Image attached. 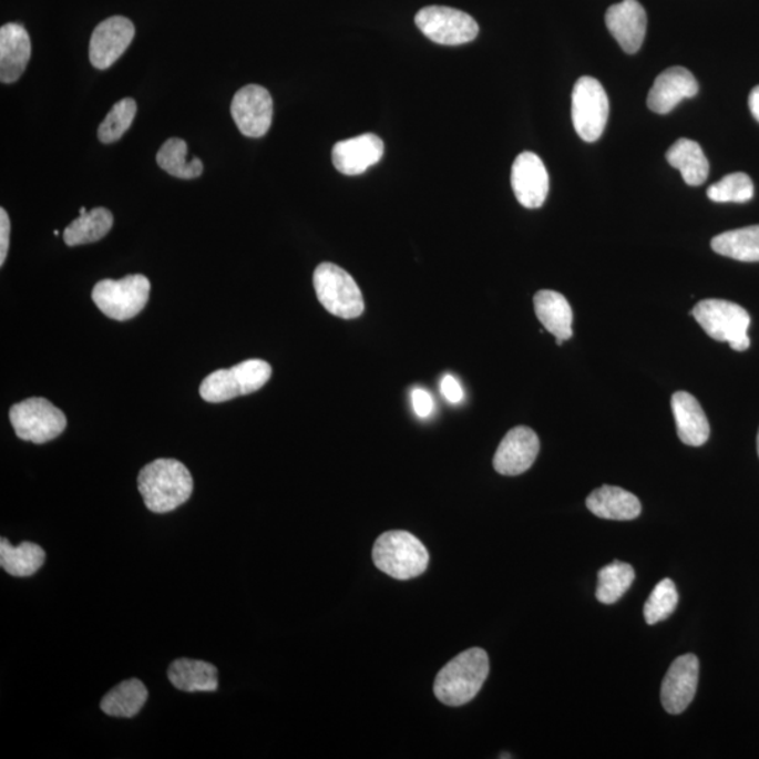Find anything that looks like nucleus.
Masks as SVG:
<instances>
[{"label":"nucleus","instance_id":"obj_1","mask_svg":"<svg viewBox=\"0 0 759 759\" xmlns=\"http://www.w3.org/2000/svg\"><path fill=\"white\" fill-rule=\"evenodd\" d=\"M139 491L151 512L167 514L191 499L193 478L180 460L158 459L140 471Z\"/></svg>","mask_w":759,"mask_h":759},{"label":"nucleus","instance_id":"obj_2","mask_svg":"<svg viewBox=\"0 0 759 759\" xmlns=\"http://www.w3.org/2000/svg\"><path fill=\"white\" fill-rule=\"evenodd\" d=\"M490 674V658L483 648H470L438 674L433 684L434 696L447 706H463L479 695Z\"/></svg>","mask_w":759,"mask_h":759},{"label":"nucleus","instance_id":"obj_3","mask_svg":"<svg viewBox=\"0 0 759 759\" xmlns=\"http://www.w3.org/2000/svg\"><path fill=\"white\" fill-rule=\"evenodd\" d=\"M373 562L380 572L392 578L411 579L427 572L429 553L412 533L391 531L377 539Z\"/></svg>","mask_w":759,"mask_h":759},{"label":"nucleus","instance_id":"obj_4","mask_svg":"<svg viewBox=\"0 0 759 759\" xmlns=\"http://www.w3.org/2000/svg\"><path fill=\"white\" fill-rule=\"evenodd\" d=\"M693 316L710 338L729 343L736 352H745L750 348L748 328L751 326V317L738 304L709 298L696 304Z\"/></svg>","mask_w":759,"mask_h":759},{"label":"nucleus","instance_id":"obj_5","mask_svg":"<svg viewBox=\"0 0 759 759\" xmlns=\"http://www.w3.org/2000/svg\"><path fill=\"white\" fill-rule=\"evenodd\" d=\"M314 289L318 301L335 317L353 319L365 311L362 291L353 277L337 265L326 261L318 266L314 271Z\"/></svg>","mask_w":759,"mask_h":759},{"label":"nucleus","instance_id":"obj_6","mask_svg":"<svg viewBox=\"0 0 759 759\" xmlns=\"http://www.w3.org/2000/svg\"><path fill=\"white\" fill-rule=\"evenodd\" d=\"M270 376V365L265 360H246L232 369H219L207 376L201 386V396L207 402L234 400L260 390Z\"/></svg>","mask_w":759,"mask_h":759},{"label":"nucleus","instance_id":"obj_7","mask_svg":"<svg viewBox=\"0 0 759 759\" xmlns=\"http://www.w3.org/2000/svg\"><path fill=\"white\" fill-rule=\"evenodd\" d=\"M150 291L151 283L145 276L130 275L120 280L99 281L92 298L104 316L116 321H129L144 310Z\"/></svg>","mask_w":759,"mask_h":759},{"label":"nucleus","instance_id":"obj_8","mask_svg":"<svg viewBox=\"0 0 759 759\" xmlns=\"http://www.w3.org/2000/svg\"><path fill=\"white\" fill-rule=\"evenodd\" d=\"M9 420L22 441L35 444L54 441L66 428L65 413L45 398H29L13 406Z\"/></svg>","mask_w":759,"mask_h":759},{"label":"nucleus","instance_id":"obj_9","mask_svg":"<svg viewBox=\"0 0 759 759\" xmlns=\"http://www.w3.org/2000/svg\"><path fill=\"white\" fill-rule=\"evenodd\" d=\"M572 116L581 140L595 143L604 134L609 117V99L593 76L579 78L572 96Z\"/></svg>","mask_w":759,"mask_h":759},{"label":"nucleus","instance_id":"obj_10","mask_svg":"<svg viewBox=\"0 0 759 759\" xmlns=\"http://www.w3.org/2000/svg\"><path fill=\"white\" fill-rule=\"evenodd\" d=\"M418 29L441 45H462L479 35V24L462 10L447 7H428L416 16Z\"/></svg>","mask_w":759,"mask_h":759},{"label":"nucleus","instance_id":"obj_11","mask_svg":"<svg viewBox=\"0 0 759 759\" xmlns=\"http://www.w3.org/2000/svg\"><path fill=\"white\" fill-rule=\"evenodd\" d=\"M232 114L245 137H264L274 120V99L264 86H245L235 93Z\"/></svg>","mask_w":759,"mask_h":759},{"label":"nucleus","instance_id":"obj_12","mask_svg":"<svg viewBox=\"0 0 759 759\" xmlns=\"http://www.w3.org/2000/svg\"><path fill=\"white\" fill-rule=\"evenodd\" d=\"M135 28L123 16H113L93 30L89 59L98 70H107L122 57L133 41Z\"/></svg>","mask_w":759,"mask_h":759},{"label":"nucleus","instance_id":"obj_13","mask_svg":"<svg viewBox=\"0 0 759 759\" xmlns=\"http://www.w3.org/2000/svg\"><path fill=\"white\" fill-rule=\"evenodd\" d=\"M699 659L694 654L680 656L669 667L661 685V704L669 715L688 709L698 690Z\"/></svg>","mask_w":759,"mask_h":759},{"label":"nucleus","instance_id":"obj_14","mask_svg":"<svg viewBox=\"0 0 759 759\" xmlns=\"http://www.w3.org/2000/svg\"><path fill=\"white\" fill-rule=\"evenodd\" d=\"M512 188L517 202L526 208L542 207L546 202L550 180L546 166L535 152L525 151L512 165Z\"/></svg>","mask_w":759,"mask_h":759},{"label":"nucleus","instance_id":"obj_15","mask_svg":"<svg viewBox=\"0 0 759 759\" xmlns=\"http://www.w3.org/2000/svg\"><path fill=\"white\" fill-rule=\"evenodd\" d=\"M541 441L531 428L511 429L494 455V469L502 475H520L536 462Z\"/></svg>","mask_w":759,"mask_h":759},{"label":"nucleus","instance_id":"obj_16","mask_svg":"<svg viewBox=\"0 0 759 759\" xmlns=\"http://www.w3.org/2000/svg\"><path fill=\"white\" fill-rule=\"evenodd\" d=\"M605 23L627 54H636L646 39L647 13L637 0H623L607 9Z\"/></svg>","mask_w":759,"mask_h":759},{"label":"nucleus","instance_id":"obj_17","mask_svg":"<svg viewBox=\"0 0 759 759\" xmlns=\"http://www.w3.org/2000/svg\"><path fill=\"white\" fill-rule=\"evenodd\" d=\"M699 92L694 73L684 66L668 68L659 73L648 93L647 106L657 114H668L684 99L695 98Z\"/></svg>","mask_w":759,"mask_h":759},{"label":"nucleus","instance_id":"obj_18","mask_svg":"<svg viewBox=\"0 0 759 759\" xmlns=\"http://www.w3.org/2000/svg\"><path fill=\"white\" fill-rule=\"evenodd\" d=\"M384 144L375 134L339 141L332 148L334 166L340 174L362 175L383 158Z\"/></svg>","mask_w":759,"mask_h":759},{"label":"nucleus","instance_id":"obj_19","mask_svg":"<svg viewBox=\"0 0 759 759\" xmlns=\"http://www.w3.org/2000/svg\"><path fill=\"white\" fill-rule=\"evenodd\" d=\"M31 57L28 30L22 24L8 23L0 29V81L13 83L20 80Z\"/></svg>","mask_w":759,"mask_h":759},{"label":"nucleus","instance_id":"obj_20","mask_svg":"<svg viewBox=\"0 0 759 759\" xmlns=\"http://www.w3.org/2000/svg\"><path fill=\"white\" fill-rule=\"evenodd\" d=\"M671 407L680 442L698 448L709 441L708 417L693 394L687 391L675 392Z\"/></svg>","mask_w":759,"mask_h":759},{"label":"nucleus","instance_id":"obj_21","mask_svg":"<svg viewBox=\"0 0 759 759\" xmlns=\"http://www.w3.org/2000/svg\"><path fill=\"white\" fill-rule=\"evenodd\" d=\"M586 507L595 516L609 521H633L642 514V504L635 494L612 485L591 492Z\"/></svg>","mask_w":759,"mask_h":759},{"label":"nucleus","instance_id":"obj_22","mask_svg":"<svg viewBox=\"0 0 759 759\" xmlns=\"http://www.w3.org/2000/svg\"><path fill=\"white\" fill-rule=\"evenodd\" d=\"M535 311L539 321L556 339L568 340L573 337V310L563 295L553 290L536 293Z\"/></svg>","mask_w":759,"mask_h":759},{"label":"nucleus","instance_id":"obj_23","mask_svg":"<svg viewBox=\"0 0 759 759\" xmlns=\"http://www.w3.org/2000/svg\"><path fill=\"white\" fill-rule=\"evenodd\" d=\"M167 678L183 693H214L218 689V669L198 659H176L171 664Z\"/></svg>","mask_w":759,"mask_h":759},{"label":"nucleus","instance_id":"obj_24","mask_svg":"<svg viewBox=\"0 0 759 759\" xmlns=\"http://www.w3.org/2000/svg\"><path fill=\"white\" fill-rule=\"evenodd\" d=\"M666 158L668 164L683 175V180L689 186L704 185L709 176V161L704 150L696 141L679 139L669 146Z\"/></svg>","mask_w":759,"mask_h":759},{"label":"nucleus","instance_id":"obj_25","mask_svg":"<svg viewBox=\"0 0 759 759\" xmlns=\"http://www.w3.org/2000/svg\"><path fill=\"white\" fill-rule=\"evenodd\" d=\"M44 562L45 552L39 544L23 542L14 547L8 539H0V565L13 577H31Z\"/></svg>","mask_w":759,"mask_h":759},{"label":"nucleus","instance_id":"obj_26","mask_svg":"<svg viewBox=\"0 0 759 759\" xmlns=\"http://www.w3.org/2000/svg\"><path fill=\"white\" fill-rule=\"evenodd\" d=\"M146 699H148V690L145 685L140 679L133 678L124 680L110 690L101 701V709L107 716L131 719L144 708Z\"/></svg>","mask_w":759,"mask_h":759},{"label":"nucleus","instance_id":"obj_27","mask_svg":"<svg viewBox=\"0 0 759 759\" xmlns=\"http://www.w3.org/2000/svg\"><path fill=\"white\" fill-rule=\"evenodd\" d=\"M716 254L740 261H759V225L732 229L711 239Z\"/></svg>","mask_w":759,"mask_h":759},{"label":"nucleus","instance_id":"obj_28","mask_svg":"<svg viewBox=\"0 0 759 759\" xmlns=\"http://www.w3.org/2000/svg\"><path fill=\"white\" fill-rule=\"evenodd\" d=\"M112 227L113 214L107 208H93L92 212L81 214L68 225L64 240L68 246L96 243L106 237Z\"/></svg>","mask_w":759,"mask_h":759},{"label":"nucleus","instance_id":"obj_29","mask_svg":"<svg viewBox=\"0 0 759 759\" xmlns=\"http://www.w3.org/2000/svg\"><path fill=\"white\" fill-rule=\"evenodd\" d=\"M156 162L167 174L181 180H195L203 174V162L188 156L186 141L181 139L167 140L156 154Z\"/></svg>","mask_w":759,"mask_h":759},{"label":"nucleus","instance_id":"obj_30","mask_svg":"<svg viewBox=\"0 0 759 759\" xmlns=\"http://www.w3.org/2000/svg\"><path fill=\"white\" fill-rule=\"evenodd\" d=\"M635 578L636 573L630 564L614 562L606 565L598 574L596 599L605 605L616 604L630 589Z\"/></svg>","mask_w":759,"mask_h":759},{"label":"nucleus","instance_id":"obj_31","mask_svg":"<svg viewBox=\"0 0 759 759\" xmlns=\"http://www.w3.org/2000/svg\"><path fill=\"white\" fill-rule=\"evenodd\" d=\"M679 595L674 581L666 578L659 581L656 588L644 605V617L648 625L668 619L677 609Z\"/></svg>","mask_w":759,"mask_h":759},{"label":"nucleus","instance_id":"obj_32","mask_svg":"<svg viewBox=\"0 0 759 759\" xmlns=\"http://www.w3.org/2000/svg\"><path fill=\"white\" fill-rule=\"evenodd\" d=\"M135 114H137V103L134 99L125 98L114 104L112 112L99 125V140L104 144H112L122 139L125 131L133 124Z\"/></svg>","mask_w":759,"mask_h":759},{"label":"nucleus","instance_id":"obj_33","mask_svg":"<svg viewBox=\"0 0 759 759\" xmlns=\"http://www.w3.org/2000/svg\"><path fill=\"white\" fill-rule=\"evenodd\" d=\"M708 197L716 203H747L753 197V183L747 174L736 172L711 185Z\"/></svg>","mask_w":759,"mask_h":759},{"label":"nucleus","instance_id":"obj_34","mask_svg":"<svg viewBox=\"0 0 759 759\" xmlns=\"http://www.w3.org/2000/svg\"><path fill=\"white\" fill-rule=\"evenodd\" d=\"M412 407L417 416L420 418H427L431 416L434 402L433 398L427 390L416 389L412 391Z\"/></svg>","mask_w":759,"mask_h":759},{"label":"nucleus","instance_id":"obj_35","mask_svg":"<svg viewBox=\"0 0 759 759\" xmlns=\"http://www.w3.org/2000/svg\"><path fill=\"white\" fill-rule=\"evenodd\" d=\"M441 391L450 404H459L463 400V389L459 381L453 376H444L441 383Z\"/></svg>","mask_w":759,"mask_h":759},{"label":"nucleus","instance_id":"obj_36","mask_svg":"<svg viewBox=\"0 0 759 759\" xmlns=\"http://www.w3.org/2000/svg\"><path fill=\"white\" fill-rule=\"evenodd\" d=\"M10 238V219L7 211L0 208V265L7 260Z\"/></svg>","mask_w":759,"mask_h":759},{"label":"nucleus","instance_id":"obj_37","mask_svg":"<svg viewBox=\"0 0 759 759\" xmlns=\"http://www.w3.org/2000/svg\"><path fill=\"white\" fill-rule=\"evenodd\" d=\"M750 110L753 119L759 123V86L753 88L750 94Z\"/></svg>","mask_w":759,"mask_h":759},{"label":"nucleus","instance_id":"obj_38","mask_svg":"<svg viewBox=\"0 0 759 759\" xmlns=\"http://www.w3.org/2000/svg\"><path fill=\"white\" fill-rule=\"evenodd\" d=\"M757 447H758V454H759V432H758V439H757Z\"/></svg>","mask_w":759,"mask_h":759}]
</instances>
